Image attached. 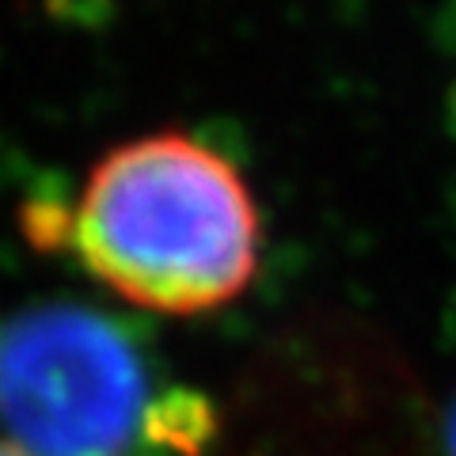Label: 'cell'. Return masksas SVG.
I'll use <instances>...</instances> for the list:
<instances>
[{
	"label": "cell",
	"mask_w": 456,
	"mask_h": 456,
	"mask_svg": "<svg viewBox=\"0 0 456 456\" xmlns=\"http://www.w3.org/2000/svg\"><path fill=\"white\" fill-rule=\"evenodd\" d=\"M53 221L99 281L171 316L224 308L259 270L263 221L244 171L191 134L110 149Z\"/></svg>",
	"instance_id": "obj_1"
},
{
	"label": "cell",
	"mask_w": 456,
	"mask_h": 456,
	"mask_svg": "<svg viewBox=\"0 0 456 456\" xmlns=\"http://www.w3.org/2000/svg\"><path fill=\"white\" fill-rule=\"evenodd\" d=\"M0 422L27 456H202L217 411L156 373L122 320L42 305L0 331Z\"/></svg>",
	"instance_id": "obj_2"
},
{
	"label": "cell",
	"mask_w": 456,
	"mask_h": 456,
	"mask_svg": "<svg viewBox=\"0 0 456 456\" xmlns=\"http://www.w3.org/2000/svg\"><path fill=\"white\" fill-rule=\"evenodd\" d=\"M434 456H456V395L445 411V419L437 422V434H434Z\"/></svg>",
	"instance_id": "obj_3"
},
{
	"label": "cell",
	"mask_w": 456,
	"mask_h": 456,
	"mask_svg": "<svg viewBox=\"0 0 456 456\" xmlns=\"http://www.w3.org/2000/svg\"><path fill=\"white\" fill-rule=\"evenodd\" d=\"M0 456H27V452H20L16 445H0Z\"/></svg>",
	"instance_id": "obj_4"
},
{
	"label": "cell",
	"mask_w": 456,
	"mask_h": 456,
	"mask_svg": "<svg viewBox=\"0 0 456 456\" xmlns=\"http://www.w3.org/2000/svg\"><path fill=\"white\" fill-rule=\"evenodd\" d=\"M452 126H456V88H452Z\"/></svg>",
	"instance_id": "obj_5"
}]
</instances>
